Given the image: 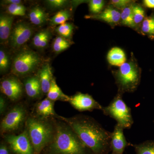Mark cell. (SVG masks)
<instances>
[{"mask_svg":"<svg viewBox=\"0 0 154 154\" xmlns=\"http://www.w3.org/2000/svg\"><path fill=\"white\" fill-rule=\"evenodd\" d=\"M57 118L68 125L93 154H107L111 150L112 133L103 128L94 118L84 115L70 118L58 116Z\"/></svg>","mask_w":154,"mask_h":154,"instance_id":"1","label":"cell"},{"mask_svg":"<svg viewBox=\"0 0 154 154\" xmlns=\"http://www.w3.org/2000/svg\"><path fill=\"white\" fill-rule=\"evenodd\" d=\"M55 122V134L48 146L49 154H93L68 125L61 119Z\"/></svg>","mask_w":154,"mask_h":154,"instance_id":"2","label":"cell"},{"mask_svg":"<svg viewBox=\"0 0 154 154\" xmlns=\"http://www.w3.org/2000/svg\"><path fill=\"white\" fill-rule=\"evenodd\" d=\"M25 125L34 154H40L53 138L55 132V120L30 116H28Z\"/></svg>","mask_w":154,"mask_h":154,"instance_id":"3","label":"cell"},{"mask_svg":"<svg viewBox=\"0 0 154 154\" xmlns=\"http://www.w3.org/2000/svg\"><path fill=\"white\" fill-rule=\"evenodd\" d=\"M105 115L114 119L117 124L124 129H130L133 124L131 110L123 101L121 94H119L107 107H103Z\"/></svg>","mask_w":154,"mask_h":154,"instance_id":"4","label":"cell"},{"mask_svg":"<svg viewBox=\"0 0 154 154\" xmlns=\"http://www.w3.org/2000/svg\"><path fill=\"white\" fill-rule=\"evenodd\" d=\"M27 108L22 104H17L6 113L1 122V132L4 135L18 131L25 124L28 119Z\"/></svg>","mask_w":154,"mask_h":154,"instance_id":"5","label":"cell"},{"mask_svg":"<svg viewBox=\"0 0 154 154\" xmlns=\"http://www.w3.org/2000/svg\"><path fill=\"white\" fill-rule=\"evenodd\" d=\"M41 62L38 54L30 49L20 51L14 57L12 72L17 76H24L33 72Z\"/></svg>","mask_w":154,"mask_h":154,"instance_id":"6","label":"cell"},{"mask_svg":"<svg viewBox=\"0 0 154 154\" xmlns=\"http://www.w3.org/2000/svg\"><path fill=\"white\" fill-rule=\"evenodd\" d=\"M116 78L120 92H132L139 84L140 72L134 63H125L119 68Z\"/></svg>","mask_w":154,"mask_h":154,"instance_id":"7","label":"cell"},{"mask_svg":"<svg viewBox=\"0 0 154 154\" xmlns=\"http://www.w3.org/2000/svg\"><path fill=\"white\" fill-rule=\"evenodd\" d=\"M4 139L14 153L34 154L33 146L26 129L19 134L5 135Z\"/></svg>","mask_w":154,"mask_h":154,"instance_id":"8","label":"cell"},{"mask_svg":"<svg viewBox=\"0 0 154 154\" xmlns=\"http://www.w3.org/2000/svg\"><path fill=\"white\" fill-rule=\"evenodd\" d=\"M2 93L11 101L16 102L22 98L24 93V85L16 76H9L1 80Z\"/></svg>","mask_w":154,"mask_h":154,"instance_id":"9","label":"cell"},{"mask_svg":"<svg viewBox=\"0 0 154 154\" xmlns=\"http://www.w3.org/2000/svg\"><path fill=\"white\" fill-rule=\"evenodd\" d=\"M33 33V29L27 23H17L11 33L10 37L11 46L17 48L25 44L30 39Z\"/></svg>","mask_w":154,"mask_h":154,"instance_id":"10","label":"cell"},{"mask_svg":"<svg viewBox=\"0 0 154 154\" xmlns=\"http://www.w3.org/2000/svg\"><path fill=\"white\" fill-rule=\"evenodd\" d=\"M69 102L79 111H92L95 109L102 110L103 107L89 94L81 93L70 97Z\"/></svg>","mask_w":154,"mask_h":154,"instance_id":"11","label":"cell"},{"mask_svg":"<svg viewBox=\"0 0 154 154\" xmlns=\"http://www.w3.org/2000/svg\"><path fill=\"white\" fill-rule=\"evenodd\" d=\"M124 129L118 125H116L110 140L112 154H123L125 148L128 145L123 133Z\"/></svg>","mask_w":154,"mask_h":154,"instance_id":"12","label":"cell"},{"mask_svg":"<svg viewBox=\"0 0 154 154\" xmlns=\"http://www.w3.org/2000/svg\"><path fill=\"white\" fill-rule=\"evenodd\" d=\"M24 86L27 96L30 99H38L43 94L37 75L26 78L24 81Z\"/></svg>","mask_w":154,"mask_h":154,"instance_id":"13","label":"cell"},{"mask_svg":"<svg viewBox=\"0 0 154 154\" xmlns=\"http://www.w3.org/2000/svg\"><path fill=\"white\" fill-rule=\"evenodd\" d=\"M54 102L46 98L38 102L35 106L36 116L44 118H57L58 115L54 109Z\"/></svg>","mask_w":154,"mask_h":154,"instance_id":"14","label":"cell"},{"mask_svg":"<svg viewBox=\"0 0 154 154\" xmlns=\"http://www.w3.org/2000/svg\"><path fill=\"white\" fill-rule=\"evenodd\" d=\"M37 75L41 84L42 93L47 94L54 79L49 64L45 63L38 71Z\"/></svg>","mask_w":154,"mask_h":154,"instance_id":"15","label":"cell"},{"mask_svg":"<svg viewBox=\"0 0 154 154\" xmlns=\"http://www.w3.org/2000/svg\"><path fill=\"white\" fill-rule=\"evenodd\" d=\"M14 17L12 15L1 14L0 16V40L1 43H6L10 38Z\"/></svg>","mask_w":154,"mask_h":154,"instance_id":"16","label":"cell"},{"mask_svg":"<svg viewBox=\"0 0 154 154\" xmlns=\"http://www.w3.org/2000/svg\"><path fill=\"white\" fill-rule=\"evenodd\" d=\"M87 19H99L109 23H116L121 19V13L112 8H108L102 13L92 16H87Z\"/></svg>","mask_w":154,"mask_h":154,"instance_id":"17","label":"cell"},{"mask_svg":"<svg viewBox=\"0 0 154 154\" xmlns=\"http://www.w3.org/2000/svg\"><path fill=\"white\" fill-rule=\"evenodd\" d=\"M107 60L111 65L120 67L126 61V56L121 48L114 47L110 50L107 56Z\"/></svg>","mask_w":154,"mask_h":154,"instance_id":"18","label":"cell"},{"mask_svg":"<svg viewBox=\"0 0 154 154\" xmlns=\"http://www.w3.org/2000/svg\"><path fill=\"white\" fill-rule=\"evenodd\" d=\"M29 17L31 23L38 26L44 25L48 18V14L44 9L38 6H35L31 9Z\"/></svg>","mask_w":154,"mask_h":154,"instance_id":"19","label":"cell"},{"mask_svg":"<svg viewBox=\"0 0 154 154\" xmlns=\"http://www.w3.org/2000/svg\"><path fill=\"white\" fill-rule=\"evenodd\" d=\"M47 98L51 101L55 102L56 101L69 102L70 97L64 94L57 84L55 79L54 78L51 86L47 94Z\"/></svg>","mask_w":154,"mask_h":154,"instance_id":"20","label":"cell"},{"mask_svg":"<svg viewBox=\"0 0 154 154\" xmlns=\"http://www.w3.org/2000/svg\"><path fill=\"white\" fill-rule=\"evenodd\" d=\"M51 37V33L47 29L42 30L34 36L32 43L35 47L39 49H43L47 47Z\"/></svg>","mask_w":154,"mask_h":154,"instance_id":"21","label":"cell"},{"mask_svg":"<svg viewBox=\"0 0 154 154\" xmlns=\"http://www.w3.org/2000/svg\"><path fill=\"white\" fill-rule=\"evenodd\" d=\"M71 45V42L69 39L58 36L56 37L53 43V50L55 53H60L68 49Z\"/></svg>","mask_w":154,"mask_h":154,"instance_id":"22","label":"cell"},{"mask_svg":"<svg viewBox=\"0 0 154 154\" xmlns=\"http://www.w3.org/2000/svg\"><path fill=\"white\" fill-rule=\"evenodd\" d=\"M121 19L122 23L131 28L136 26L134 19L132 11V5L128 6L122 10L121 14Z\"/></svg>","mask_w":154,"mask_h":154,"instance_id":"23","label":"cell"},{"mask_svg":"<svg viewBox=\"0 0 154 154\" xmlns=\"http://www.w3.org/2000/svg\"><path fill=\"white\" fill-rule=\"evenodd\" d=\"M70 17L69 11L66 10H61L50 19L49 24L51 26L61 25L66 23Z\"/></svg>","mask_w":154,"mask_h":154,"instance_id":"24","label":"cell"},{"mask_svg":"<svg viewBox=\"0 0 154 154\" xmlns=\"http://www.w3.org/2000/svg\"><path fill=\"white\" fill-rule=\"evenodd\" d=\"M136 154H154V142L147 141L133 145Z\"/></svg>","mask_w":154,"mask_h":154,"instance_id":"25","label":"cell"},{"mask_svg":"<svg viewBox=\"0 0 154 154\" xmlns=\"http://www.w3.org/2000/svg\"><path fill=\"white\" fill-rule=\"evenodd\" d=\"M73 30V25L67 22L60 25L55 29L59 36L68 39L71 37Z\"/></svg>","mask_w":154,"mask_h":154,"instance_id":"26","label":"cell"},{"mask_svg":"<svg viewBox=\"0 0 154 154\" xmlns=\"http://www.w3.org/2000/svg\"><path fill=\"white\" fill-rule=\"evenodd\" d=\"M141 30L144 33L154 37V16L146 17L143 22Z\"/></svg>","mask_w":154,"mask_h":154,"instance_id":"27","label":"cell"},{"mask_svg":"<svg viewBox=\"0 0 154 154\" xmlns=\"http://www.w3.org/2000/svg\"><path fill=\"white\" fill-rule=\"evenodd\" d=\"M7 10L8 13L12 16L23 17L25 16L26 9L23 5L17 4L8 5L7 7Z\"/></svg>","mask_w":154,"mask_h":154,"instance_id":"28","label":"cell"},{"mask_svg":"<svg viewBox=\"0 0 154 154\" xmlns=\"http://www.w3.org/2000/svg\"><path fill=\"white\" fill-rule=\"evenodd\" d=\"M134 19L135 25L141 23L144 19L145 14L143 9L137 5H132Z\"/></svg>","mask_w":154,"mask_h":154,"instance_id":"29","label":"cell"},{"mask_svg":"<svg viewBox=\"0 0 154 154\" xmlns=\"http://www.w3.org/2000/svg\"><path fill=\"white\" fill-rule=\"evenodd\" d=\"M10 60L9 57L7 53L1 49L0 50V71L1 73H4L8 71L10 68Z\"/></svg>","mask_w":154,"mask_h":154,"instance_id":"30","label":"cell"},{"mask_svg":"<svg viewBox=\"0 0 154 154\" xmlns=\"http://www.w3.org/2000/svg\"><path fill=\"white\" fill-rule=\"evenodd\" d=\"M104 4L105 2L102 0H92L89 3L90 11L93 14H100L104 7Z\"/></svg>","mask_w":154,"mask_h":154,"instance_id":"31","label":"cell"},{"mask_svg":"<svg viewBox=\"0 0 154 154\" xmlns=\"http://www.w3.org/2000/svg\"><path fill=\"white\" fill-rule=\"evenodd\" d=\"M47 5L51 8L60 9L67 5L68 1L66 0H48L46 1Z\"/></svg>","mask_w":154,"mask_h":154,"instance_id":"32","label":"cell"},{"mask_svg":"<svg viewBox=\"0 0 154 154\" xmlns=\"http://www.w3.org/2000/svg\"><path fill=\"white\" fill-rule=\"evenodd\" d=\"M131 2L132 1L130 0H112L110 1V3L116 8L123 10L129 5H131Z\"/></svg>","mask_w":154,"mask_h":154,"instance_id":"33","label":"cell"},{"mask_svg":"<svg viewBox=\"0 0 154 154\" xmlns=\"http://www.w3.org/2000/svg\"><path fill=\"white\" fill-rule=\"evenodd\" d=\"M8 104L5 97L1 95L0 96V114L3 115L5 113L7 110Z\"/></svg>","mask_w":154,"mask_h":154,"instance_id":"34","label":"cell"},{"mask_svg":"<svg viewBox=\"0 0 154 154\" xmlns=\"http://www.w3.org/2000/svg\"><path fill=\"white\" fill-rule=\"evenodd\" d=\"M0 154H10L8 147L6 144L1 143L0 146Z\"/></svg>","mask_w":154,"mask_h":154,"instance_id":"35","label":"cell"},{"mask_svg":"<svg viewBox=\"0 0 154 154\" xmlns=\"http://www.w3.org/2000/svg\"><path fill=\"white\" fill-rule=\"evenodd\" d=\"M144 4L147 8H154V0H145Z\"/></svg>","mask_w":154,"mask_h":154,"instance_id":"36","label":"cell"},{"mask_svg":"<svg viewBox=\"0 0 154 154\" xmlns=\"http://www.w3.org/2000/svg\"><path fill=\"white\" fill-rule=\"evenodd\" d=\"M22 1L20 0H6L4 1L3 3L7 4L8 5H17V4H21Z\"/></svg>","mask_w":154,"mask_h":154,"instance_id":"37","label":"cell"},{"mask_svg":"<svg viewBox=\"0 0 154 154\" xmlns=\"http://www.w3.org/2000/svg\"><path fill=\"white\" fill-rule=\"evenodd\" d=\"M111 154H112V153H111Z\"/></svg>","mask_w":154,"mask_h":154,"instance_id":"38","label":"cell"}]
</instances>
